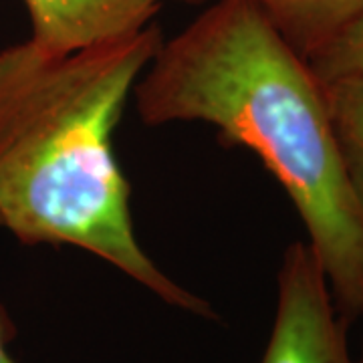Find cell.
I'll use <instances>...</instances> for the list:
<instances>
[{"label": "cell", "mask_w": 363, "mask_h": 363, "mask_svg": "<svg viewBox=\"0 0 363 363\" xmlns=\"http://www.w3.org/2000/svg\"><path fill=\"white\" fill-rule=\"evenodd\" d=\"M11 335H13V329H11V325L6 323L4 315L0 313V363H16L6 351V343H9Z\"/></svg>", "instance_id": "ba28073f"}, {"label": "cell", "mask_w": 363, "mask_h": 363, "mask_svg": "<svg viewBox=\"0 0 363 363\" xmlns=\"http://www.w3.org/2000/svg\"><path fill=\"white\" fill-rule=\"evenodd\" d=\"M154 23L69 55L28 40L0 51V226L25 245H69L107 260L178 309L214 319L140 247L111 133L162 47Z\"/></svg>", "instance_id": "7a4b0ae2"}, {"label": "cell", "mask_w": 363, "mask_h": 363, "mask_svg": "<svg viewBox=\"0 0 363 363\" xmlns=\"http://www.w3.org/2000/svg\"><path fill=\"white\" fill-rule=\"evenodd\" d=\"M305 59L363 14V0H250Z\"/></svg>", "instance_id": "5b68a950"}, {"label": "cell", "mask_w": 363, "mask_h": 363, "mask_svg": "<svg viewBox=\"0 0 363 363\" xmlns=\"http://www.w3.org/2000/svg\"><path fill=\"white\" fill-rule=\"evenodd\" d=\"M133 93L147 125L206 121L255 152L305 224L337 313L363 317V206L323 85L250 0H218L162 43Z\"/></svg>", "instance_id": "6da1fadb"}, {"label": "cell", "mask_w": 363, "mask_h": 363, "mask_svg": "<svg viewBox=\"0 0 363 363\" xmlns=\"http://www.w3.org/2000/svg\"><path fill=\"white\" fill-rule=\"evenodd\" d=\"M28 43L47 55H69L121 39L152 25L162 0H25Z\"/></svg>", "instance_id": "277c9868"}, {"label": "cell", "mask_w": 363, "mask_h": 363, "mask_svg": "<svg viewBox=\"0 0 363 363\" xmlns=\"http://www.w3.org/2000/svg\"><path fill=\"white\" fill-rule=\"evenodd\" d=\"M271 339L260 363H359L347 321L335 309L325 272L307 242H293L279 269Z\"/></svg>", "instance_id": "3957f363"}, {"label": "cell", "mask_w": 363, "mask_h": 363, "mask_svg": "<svg viewBox=\"0 0 363 363\" xmlns=\"http://www.w3.org/2000/svg\"><path fill=\"white\" fill-rule=\"evenodd\" d=\"M343 166L363 206V79L321 83Z\"/></svg>", "instance_id": "8992f818"}, {"label": "cell", "mask_w": 363, "mask_h": 363, "mask_svg": "<svg viewBox=\"0 0 363 363\" xmlns=\"http://www.w3.org/2000/svg\"><path fill=\"white\" fill-rule=\"evenodd\" d=\"M307 63L321 83L363 79V14L311 52Z\"/></svg>", "instance_id": "52a82bcc"}, {"label": "cell", "mask_w": 363, "mask_h": 363, "mask_svg": "<svg viewBox=\"0 0 363 363\" xmlns=\"http://www.w3.org/2000/svg\"><path fill=\"white\" fill-rule=\"evenodd\" d=\"M359 363H363V351H362V359H359Z\"/></svg>", "instance_id": "9c48e42d"}, {"label": "cell", "mask_w": 363, "mask_h": 363, "mask_svg": "<svg viewBox=\"0 0 363 363\" xmlns=\"http://www.w3.org/2000/svg\"><path fill=\"white\" fill-rule=\"evenodd\" d=\"M188 2H196V0H188Z\"/></svg>", "instance_id": "30bf717a"}]
</instances>
